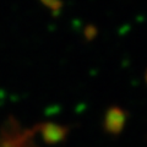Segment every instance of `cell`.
Here are the masks:
<instances>
[{
  "instance_id": "obj_1",
  "label": "cell",
  "mask_w": 147,
  "mask_h": 147,
  "mask_svg": "<svg viewBox=\"0 0 147 147\" xmlns=\"http://www.w3.org/2000/svg\"><path fill=\"white\" fill-rule=\"evenodd\" d=\"M125 121H126V115L120 108H118V107L110 108L104 118L105 131H108L109 134L117 135L123 130L124 125H125Z\"/></svg>"
},
{
  "instance_id": "obj_2",
  "label": "cell",
  "mask_w": 147,
  "mask_h": 147,
  "mask_svg": "<svg viewBox=\"0 0 147 147\" xmlns=\"http://www.w3.org/2000/svg\"><path fill=\"white\" fill-rule=\"evenodd\" d=\"M43 137L48 144H57L64 140V137L66 136L67 130L63 126L55 125V124H47L42 129Z\"/></svg>"
}]
</instances>
